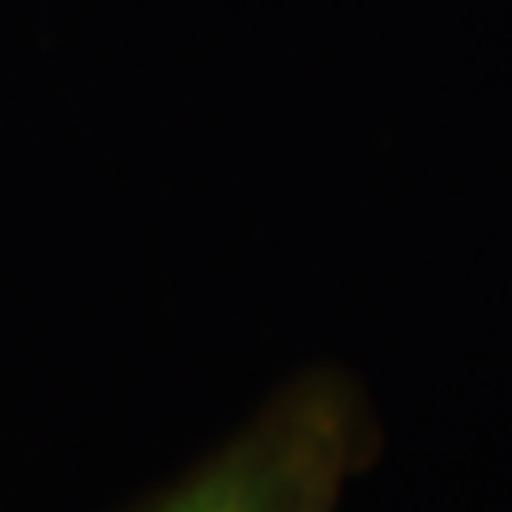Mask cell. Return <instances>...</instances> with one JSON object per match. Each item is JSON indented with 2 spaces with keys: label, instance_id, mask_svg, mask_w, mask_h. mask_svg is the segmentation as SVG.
<instances>
[{
  "label": "cell",
  "instance_id": "7a4b0ae2",
  "mask_svg": "<svg viewBox=\"0 0 512 512\" xmlns=\"http://www.w3.org/2000/svg\"><path fill=\"white\" fill-rule=\"evenodd\" d=\"M333 508H338V504H320V508H316V512H333Z\"/></svg>",
  "mask_w": 512,
  "mask_h": 512
},
{
  "label": "cell",
  "instance_id": "6da1fadb",
  "mask_svg": "<svg viewBox=\"0 0 512 512\" xmlns=\"http://www.w3.org/2000/svg\"><path fill=\"white\" fill-rule=\"evenodd\" d=\"M376 457V427L355 384L308 372L180 483L133 512H316Z\"/></svg>",
  "mask_w": 512,
  "mask_h": 512
}]
</instances>
